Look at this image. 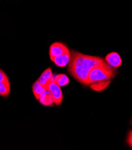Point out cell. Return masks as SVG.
<instances>
[{
	"mask_svg": "<svg viewBox=\"0 0 132 150\" xmlns=\"http://www.w3.org/2000/svg\"><path fill=\"white\" fill-rule=\"evenodd\" d=\"M105 61L99 57L84 54L75 50L70 52L68 71L79 83L86 85L88 74L95 67L104 64Z\"/></svg>",
	"mask_w": 132,
	"mask_h": 150,
	"instance_id": "obj_1",
	"label": "cell"
},
{
	"mask_svg": "<svg viewBox=\"0 0 132 150\" xmlns=\"http://www.w3.org/2000/svg\"><path fill=\"white\" fill-rule=\"evenodd\" d=\"M114 69L107 62L95 67L88 74L86 86L109 80L114 76Z\"/></svg>",
	"mask_w": 132,
	"mask_h": 150,
	"instance_id": "obj_2",
	"label": "cell"
},
{
	"mask_svg": "<svg viewBox=\"0 0 132 150\" xmlns=\"http://www.w3.org/2000/svg\"><path fill=\"white\" fill-rule=\"evenodd\" d=\"M11 87L7 74L0 69V96L6 98L10 95Z\"/></svg>",
	"mask_w": 132,
	"mask_h": 150,
	"instance_id": "obj_3",
	"label": "cell"
},
{
	"mask_svg": "<svg viewBox=\"0 0 132 150\" xmlns=\"http://www.w3.org/2000/svg\"><path fill=\"white\" fill-rule=\"evenodd\" d=\"M48 90L51 92L53 96L54 103L55 105L58 106L60 105L63 99V95L61 87L57 85L53 80L49 84Z\"/></svg>",
	"mask_w": 132,
	"mask_h": 150,
	"instance_id": "obj_4",
	"label": "cell"
},
{
	"mask_svg": "<svg viewBox=\"0 0 132 150\" xmlns=\"http://www.w3.org/2000/svg\"><path fill=\"white\" fill-rule=\"evenodd\" d=\"M69 51L68 47L62 42H56L53 43L50 47V56L52 59L55 57L60 56L65 52Z\"/></svg>",
	"mask_w": 132,
	"mask_h": 150,
	"instance_id": "obj_5",
	"label": "cell"
},
{
	"mask_svg": "<svg viewBox=\"0 0 132 150\" xmlns=\"http://www.w3.org/2000/svg\"><path fill=\"white\" fill-rule=\"evenodd\" d=\"M45 90H48L49 84L53 81V75L51 68L44 71L37 80Z\"/></svg>",
	"mask_w": 132,
	"mask_h": 150,
	"instance_id": "obj_6",
	"label": "cell"
},
{
	"mask_svg": "<svg viewBox=\"0 0 132 150\" xmlns=\"http://www.w3.org/2000/svg\"><path fill=\"white\" fill-rule=\"evenodd\" d=\"M105 62L111 68H118L121 66L122 60L118 53L111 52L105 57Z\"/></svg>",
	"mask_w": 132,
	"mask_h": 150,
	"instance_id": "obj_7",
	"label": "cell"
},
{
	"mask_svg": "<svg viewBox=\"0 0 132 150\" xmlns=\"http://www.w3.org/2000/svg\"><path fill=\"white\" fill-rule=\"evenodd\" d=\"M51 61L58 67L63 68L66 67L70 60V52L67 51L64 53L55 57L54 58L51 59Z\"/></svg>",
	"mask_w": 132,
	"mask_h": 150,
	"instance_id": "obj_8",
	"label": "cell"
},
{
	"mask_svg": "<svg viewBox=\"0 0 132 150\" xmlns=\"http://www.w3.org/2000/svg\"><path fill=\"white\" fill-rule=\"evenodd\" d=\"M38 100L41 105L46 107H52L54 103L53 96L49 90H46L41 95Z\"/></svg>",
	"mask_w": 132,
	"mask_h": 150,
	"instance_id": "obj_9",
	"label": "cell"
},
{
	"mask_svg": "<svg viewBox=\"0 0 132 150\" xmlns=\"http://www.w3.org/2000/svg\"><path fill=\"white\" fill-rule=\"evenodd\" d=\"M54 81L60 87H63L69 83V79L64 74H58L53 79Z\"/></svg>",
	"mask_w": 132,
	"mask_h": 150,
	"instance_id": "obj_10",
	"label": "cell"
},
{
	"mask_svg": "<svg viewBox=\"0 0 132 150\" xmlns=\"http://www.w3.org/2000/svg\"><path fill=\"white\" fill-rule=\"evenodd\" d=\"M46 91L44 87L38 81H36L32 86V91L33 93L37 100H39L41 95Z\"/></svg>",
	"mask_w": 132,
	"mask_h": 150,
	"instance_id": "obj_11",
	"label": "cell"
},
{
	"mask_svg": "<svg viewBox=\"0 0 132 150\" xmlns=\"http://www.w3.org/2000/svg\"><path fill=\"white\" fill-rule=\"evenodd\" d=\"M127 142H128L129 144L132 147V130H130L129 133Z\"/></svg>",
	"mask_w": 132,
	"mask_h": 150,
	"instance_id": "obj_12",
	"label": "cell"
},
{
	"mask_svg": "<svg viewBox=\"0 0 132 150\" xmlns=\"http://www.w3.org/2000/svg\"><path fill=\"white\" fill-rule=\"evenodd\" d=\"M131 125H132V121H131Z\"/></svg>",
	"mask_w": 132,
	"mask_h": 150,
	"instance_id": "obj_13",
	"label": "cell"
}]
</instances>
